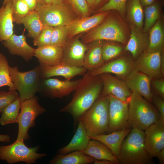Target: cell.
<instances>
[{"label": "cell", "instance_id": "51", "mask_svg": "<svg viewBox=\"0 0 164 164\" xmlns=\"http://www.w3.org/2000/svg\"><path fill=\"white\" fill-rule=\"evenodd\" d=\"M13 0H4L3 2V5H5L7 2L10 1H13Z\"/></svg>", "mask_w": 164, "mask_h": 164}, {"label": "cell", "instance_id": "49", "mask_svg": "<svg viewBox=\"0 0 164 164\" xmlns=\"http://www.w3.org/2000/svg\"><path fill=\"white\" fill-rule=\"evenodd\" d=\"M156 157L159 159L161 164L164 163V148L161 150Z\"/></svg>", "mask_w": 164, "mask_h": 164}, {"label": "cell", "instance_id": "18", "mask_svg": "<svg viewBox=\"0 0 164 164\" xmlns=\"http://www.w3.org/2000/svg\"><path fill=\"white\" fill-rule=\"evenodd\" d=\"M134 68V63L132 61L128 58L123 56L104 63L91 71L92 74L95 76L104 73H112L125 79Z\"/></svg>", "mask_w": 164, "mask_h": 164}, {"label": "cell", "instance_id": "48", "mask_svg": "<svg viewBox=\"0 0 164 164\" xmlns=\"http://www.w3.org/2000/svg\"><path fill=\"white\" fill-rule=\"evenodd\" d=\"M157 0H139L140 3L142 7L149 6L152 4Z\"/></svg>", "mask_w": 164, "mask_h": 164}, {"label": "cell", "instance_id": "26", "mask_svg": "<svg viewBox=\"0 0 164 164\" xmlns=\"http://www.w3.org/2000/svg\"><path fill=\"white\" fill-rule=\"evenodd\" d=\"M94 159H105L119 164L117 158L105 145L97 140L91 139L87 147L83 152Z\"/></svg>", "mask_w": 164, "mask_h": 164}, {"label": "cell", "instance_id": "29", "mask_svg": "<svg viewBox=\"0 0 164 164\" xmlns=\"http://www.w3.org/2000/svg\"><path fill=\"white\" fill-rule=\"evenodd\" d=\"M149 31V44L146 50L149 52L163 50L164 43L163 20L159 18Z\"/></svg>", "mask_w": 164, "mask_h": 164}, {"label": "cell", "instance_id": "50", "mask_svg": "<svg viewBox=\"0 0 164 164\" xmlns=\"http://www.w3.org/2000/svg\"><path fill=\"white\" fill-rule=\"evenodd\" d=\"M10 141V136L7 135H0V142H9Z\"/></svg>", "mask_w": 164, "mask_h": 164}, {"label": "cell", "instance_id": "37", "mask_svg": "<svg viewBox=\"0 0 164 164\" xmlns=\"http://www.w3.org/2000/svg\"><path fill=\"white\" fill-rule=\"evenodd\" d=\"M12 2L13 21L17 24L20 20L31 11L27 5L22 0H13Z\"/></svg>", "mask_w": 164, "mask_h": 164}, {"label": "cell", "instance_id": "36", "mask_svg": "<svg viewBox=\"0 0 164 164\" xmlns=\"http://www.w3.org/2000/svg\"><path fill=\"white\" fill-rule=\"evenodd\" d=\"M68 37L66 26H57L53 28L51 35L50 45L63 47Z\"/></svg>", "mask_w": 164, "mask_h": 164}, {"label": "cell", "instance_id": "20", "mask_svg": "<svg viewBox=\"0 0 164 164\" xmlns=\"http://www.w3.org/2000/svg\"><path fill=\"white\" fill-rule=\"evenodd\" d=\"M130 35L125 50L130 52L133 58L136 59L147 49L149 44V35L132 24L130 25Z\"/></svg>", "mask_w": 164, "mask_h": 164}, {"label": "cell", "instance_id": "24", "mask_svg": "<svg viewBox=\"0 0 164 164\" xmlns=\"http://www.w3.org/2000/svg\"><path fill=\"white\" fill-rule=\"evenodd\" d=\"M77 124L75 133L70 142L67 145L59 149L58 153L66 154L76 151L83 152L87 148L90 139L81 119Z\"/></svg>", "mask_w": 164, "mask_h": 164}, {"label": "cell", "instance_id": "10", "mask_svg": "<svg viewBox=\"0 0 164 164\" xmlns=\"http://www.w3.org/2000/svg\"><path fill=\"white\" fill-rule=\"evenodd\" d=\"M163 50L149 52L145 50L136 59L134 69L152 80L161 78L164 74Z\"/></svg>", "mask_w": 164, "mask_h": 164}, {"label": "cell", "instance_id": "2", "mask_svg": "<svg viewBox=\"0 0 164 164\" xmlns=\"http://www.w3.org/2000/svg\"><path fill=\"white\" fill-rule=\"evenodd\" d=\"M109 13L101 23L83 36L82 40L84 43L97 40L126 43L129 34L126 25L119 16Z\"/></svg>", "mask_w": 164, "mask_h": 164}, {"label": "cell", "instance_id": "12", "mask_svg": "<svg viewBox=\"0 0 164 164\" xmlns=\"http://www.w3.org/2000/svg\"><path fill=\"white\" fill-rule=\"evenodd\" d=\"M44 79L43 81L41 80L39 91H42L54 98H61L69 95L74 91L81 80V79L74 80H62L50 78Z\"/></svg>", "mask_w": 164, "mask_h": 164}, {"label": "cell", "instance_id": "27", "mask_svg": "<svg viewBox=\"0 0 164 164\" xmlns=\"http://www.w3.org/2000/svg\"><path fill=\"white\" fill-rule=\"evenodd\" d=\"M12 8V1L0 8V42L7 39L14 34Z\"/></svg>", "mask_w": 164, "mask_h": 164}, {"label": "cell", "instance_id": "16", "mask_svg": "<svg viewBox=\"0 0 164 164\" xmlns=\"http://www.w3.org/2000/svg\"><path fill=\"white\" fill-rule=\"evenodd\" d=\"M110 11L98 12L92 16L74 19L66 26L68 37L71 39L80 33L89 31L101 23Z\"/></svg>", "mask_w": 164, "mask_h": 164}, {"label": "cell", "instance_id": "32", "mask_svg": "<svg viewBox=\"0 0 164 164\" xmlns=\"http://www.w3.org/2000/svg\"><path fill=\"white\" fill-rule=\"evenodd\" d=\"M163 4V0H157L151 5L144 7L145 23L142 29L143 32L147 33L160 18Z\"/></svg>", "mask_w": 164, "mask_h": 164}, {"label": "cell", "instance_id": "1", "mask_svg": "<svg viewBox=\"0 0 164 164\" xmlns=\"http://www.w3.org/2000/svg\"><path fill=\"white\" fill-rule=\"evenodd\" d=\"M102 88V82L99 77L93 75L90 71L87 70L74 91L71 101L60 111L70 114L74 124L76 125L100 96Z\"/></svg>", "mask_w": 164, "mask_h": 164}, {"label": "cell", "instance_id": "39", "mask_svg": "<svg viewBox=\"0 0 164 164\" xmlns=\"http://www.w3.org/2000/svg\"><path fill=\"white\" fill-rule=\"evenodd\" d=\"M127 0H110L107 3L97 11V12L117 11L122 16L126 12V4Z\"/></svg>", "mask_w": 164, "mask_h": 164}, {"label": "cell", "instance_id": "13", "mask_svg": "<svg viewBox=\"0 0 164 164\" xmlns=\"http://www.w3.org/2000/svg\"><path fill=\"white\" fill-rule=\"evenodd\" d=\"M98 76L103 84L100 96L111 94L123 101H129L132 93L125 81L120 80L109 73H103Z\"/></svg>", "mask_w": 164, "mask_h": 164}, {"label": "cell", "instance_id": "30", "mask_svg": "<svg viewBox=\"0 0 164 164\" xmlns=\"http://www.w3.org/2000/svg\"><path fill=\"white\" fill-rule=\"evenodd\" d=\"M17 24H23L28 31V36L33 40L37 37L44 27L35 10L30 11L20 20Z\"/></svg>", "mask_w": 164, "mask_h": 164}, {"label": "cell", "instance_id": "31", "mask_svg": "<svg viewBox=\"0 0 164 164\" xmlns=\"http://www.w3.org/2000/svg\"><path fill=\"white\" fill-rule=\"evenodd\" d=\"M126 11L131 24L142 30L143 27L144 12L139 0H127Z\"/></svg>", "mask_w": 164, "mask_h": 164}, {"label": "cell", "instance_id": "40", "mask_svg": "<svg viewBox=\"0 0 164 164\" xmlns=\"http://www.w3.org/2000/svg\"><path fill=\"white\" fill-rule=\"evenodd\" d=\"M53 28L48 26H44L39 35L33 39L34 45L39 47L50 45Z\"/></svg>", "mask_w": 164, "mask_h": 164}, {"label": "cell", "instance_id": "44", "mask_svg": "<svg viewBox=\"0 0 164 164\" xmlns=\"http://www.w3.org/2000/svg\"><path fill=\"white\" fill-rule=\"evenodd\" d=\"M110 0H86L91 10H97L107 3Z\"/></svg>", "mask_w": 164, "mask_h": 164}, {"label": "cell", "instance_id": "6", "mask_svg": "<svg viewBox=\"0 0 164 164\" xmlns=\"http://www.w3.org/2000/svg\"><path fill=\"white\" fill-rule=\"evenodd\" d=\"M41 69L39 65L29 71L22 72L17 66L9 67L11 80L15 90L19 91L21 102L33 97L39 91Z\"/></svg>", "mask_w": 164, "mask_h": 164}, {"label": "cell", "instance_id": "25", "mask_svg": "<svg viewBox=\"0 0 164 164\" xmlns=\"http://www.w3.org/2000/svg\"><path fill=\"white\" fill-rule=\"evenodd\" d=\"M89 43L84 56V67L87 70L92 71L104 63L102 53L104 42L97 40Z\"/></svg>", "mask_w": 164, "mask_h": 164}, {"label": "cell", "instance_id": "5", "mask_svg": "<svg viewBox=\"0 0 164 164\" xmlns=\"http://www.w3.org/2000/svg\"><path fill=\"white\" fill-rule=\"evenodd\" d=\"M109 105L108 95H100L80 118L89 137L108 132Z\"/></svg>", "mask_w": 164, "mask_h": 164}, {"label": "cell", "instance_id": "47", "mask_svg": "<svg viewBox=\"0 0 164 164\" xmlns=\"http://www.w3.org/2000/svg\"><path fill=\"white\" fill-rule=\"evenodd\" d=\"M93 163L94 164H116L114 162L105 159H95Z\"/></svg>", "mask_w": 164, "mask_h": 164}, {"label": "cell", "instance_id": "11", "mask_svg": "<svg viewBox=\"0 0 164 164\" xmlns=\"http://www.w3.org/2000/svg\"><path fill=\"white\" fill-rule=\"evenodd\" d=\"M109 99L108 133L128 128L129 101H124L111 94Z\"/></svg>", "mask_w": 164, "mask_h": 164}, {"label": "cell", "instance_id": "14", "mask_svg": "<svg viewBox=\"0 0 164 164\" xmlns=\"http://www.w3.org/2000/svg\"><path fill=\"white\" fill-rule=\"evenodd\" d=\"M144 131L146 150L152 159L156 157L164 148V123L158 121Z\"/></svg>", "mask_w": 164, "mask_h": 164}, {"label": "cell", "instance_id": "15", "mask_svg": "<svg viewBox=\"0 0 164 164\" xmlns=\"http://www.w3.org/2000/svg\"><path fill=\"white\" fill-rule=\"evenodd\" d=\"M151 79L144 73L134 69L125 78L128 87L149 102H152L153 94L151 90Z\"/></svg>", "mask_w": 164, "mask_h": 164}, {"label": "cell", "instance_id": "38", "mask_svg": "<svg viewBox=\"0 0 164 164\" xmlns=\"http://www.w3.org/2000/svg\"><path fill=\"white\" fill-rule=\"evenodd\" d=\"M122 51L123 48L121 46L112 43H104L102 53L104 63L119 55Z\"/></svg>", "mask_w": 164, "mask_h": 164}, {"label": "cell", "instance_id": "19", "mask_svg": "<svg viewBox=\"0 0 164 164\" xmlns=\"http://www.w3.org/2000/svg\"><path fill=\"white\" fill-rule=\"evenodd\" d=\"M2 42L11 54L20 56L27 62L34 56L36 49L27 43L24 32L20 35L14 33L8 39Z\"/></svg>", "mask_w": 164, "mask_h": 164}, {"label": "cell", "instance_id": "7", "mask_svg": "<svg viewBox=\"0 0 164 164\" xmlns=\"http://www.w3.org/2000/svg\"><path fill=\"white\" fill-rule=\"evenodd\" d=\"M35 10L44 26L53 27L66 26L76 19L74 12L63 1L57 4L41 5L38 3Z\"/></svg>", "mask_w": 164, "mask_h": 164}, {"label": "cell", "instance_id": "3", "mask_svg": "<svg viewBox=\"0 0 164 164\" xmlns=\"http://www.w3.org/2000/svg\"><path fill=\"white\" fill-rule=\"evenodd\" d=\"M152 159L145 148L144 131L132 128L124 139L118 159L121 164H151Z\"/></svg>", "mask_w": 164, "mask_h": 164}, {"label": "cell", "instance_id": "41", "mask_svg": "<svg viewBox=\"0 0 164 164\" xmlns=\"http://www.w3.org/2000/svg\"><path fill=\"white\" fill-rule=\"evenodd\" d=\"M8 92L0 91V113L9 104L19 97L16 90L9 91Z\"/></svg>", "mask_w": 164, "mask_h": 164}, {"label": "cell", "instance_id": "45", "mask_svg": "<svg viewBox=\"0 0 164 164\" xmlns=\"http://www.w3.org/2000/svg\"><path fill=\"white\" fill-rule=\"evenodd\" d=\"M28 6L30 11L35 10L38 4V0H22Z\"/></svg>", "mask_w": 164, "mask_h": 164}, {"label": "cell", "instance_id": "43", "mask_svg": "<svg viewBox=\"0 0 164 164\" xmlns=\"http://www.w3.org/2000/svg\"><path fill=\"white\" fill-rule=\"evenodd\" d=\"M152 84L159 96L164 97V80L162 79H152Z\"/></svg>", "mask_w": 164, "mask_h": 164}, {"label": "cell", "instance_id": "34", "mask_svg": "<svg viewBox=\"0 0 164 164\" xmlns=\"http://www.w3.org/2000/svg\"><path fill=\"white\" fill-rule=\"evenodd\" d=\"M9 63L5 56L0 53V87L7 86L9 91L15 90L10 75Z\"/></svg>", "mask_w": 164, "mask_h": 164}, {"label": "cell", "instance_id": "33", "mask_svg": "<svg viewBox=\"0 0 164 164\" xmlns=\"http://www.w3.org/2000/svg\"><path fill=\"white\" fill-rule=\"evenodd\" d=\"M21 102L19 97L3 110L0 118V124L1 125L4 126L17 122Z\"/></svg>", "mask_w": 164, "mask_h": 164}, {"label": "cell", "instance_id": "21", "mask_svg": "<svg viewBox=\"0 0 164 164\" xmlns=\"http://www.w3.org/2000/svg\"><path fill=\"white\" fill-rule=\"evenodd\" d=\"M41 76L42 79L61 76L64 77L65 80H70L76 76L84 75L87 71L84 67L72 66L62 63L52 66H41Z\"/></svg>", "mask_w": 164, "mask_h": 164}, {"label": "cell", "instance_id": "35", "mask_svg": "<svg viewBox=\"0 0 164 164\" xmlns=\"http://www.w3.org/2000/svg\"><path fill=\"white\" fill-rule=\"evenodd\" d=\"M78 18L90 16L91 10L86 0H63Z\"/></svg>", "mask_w": 164, "mask_h": 164}, {"label": "cell", "instance_id": "9", "mask_svg": "<svg viewBox=\"0 0 164 164\" xmlns=\"http://www.w3.org/2000/svg\"><path fill=\"white\" fill-rule=\"evenodd\" d=\"M17 123L19 125L16 140H27L29 138L28 131L30 128L35 126L36 118L46 111L39 104L38 98L35 96L21 102Z\"/></svg>", "mask_w": 164, "mask_h": 164}, {"label": "cell", "instance_id": "42", "mask_svg": "<svg viewBox=\"0 0 164 164\" xmlns=\"http://www.w3.org/2000/svg\"><path fill=\"white\" fill-rule=\"evenodd\" d=\"M163 98L159 96L153 95L152 102H153L157 108L159 114L160 122L164 123V101Z\"/></svg>", "mask_w": 164, "mask_h": 164}, {"label": "cell", "instance_id": "8", "mask_svg": "<svg viewBox=\"0 0 164 164\" xmlns=\"http://www.w3.org/2000/svg\"><path fill=\"white\" fill-rule=\"evenodd\" d=\"M24 141L16 140L10 145L0 146V159L10 164L20 162L30 164L36 163L38 159L47 155L44 153H37L38 146L27 147Z\"/></svg>", "mask_w": 164, "mask_h": 164}, {"label": "cell", "instance_id": "23", "mask_svg": "<svg viewBox=\"0 0 164 164\" xmlns=\"http://www.w3.org/2000/svg\"><path fill=\"white\" fill-rule=\"evenodd\" d=\"M131 129L127 128L108 134L106 133L89 137L91 139L97 140L105 145L118 159L123 141Z\"/></svg>", "mask_w": 164, "mask_h": 164}, {"label": "cell", "instance_id": "17", "mask_svg": "<svg viewBox=\"0 0 164 164\" xmlns=\"http://www.w3.org/2000/svg\"><path fill=\"white\" fill-rule=\"evenodd\" d=\"M63 48L61 63L72 66L84 67L87 46L79 39H74L67 41Z\"/></svg>", "mask_w": 164, "mask_h": 164}, {"label": "cell", "instance_id": "28", "mask_svg": "<svg viewBox=\"0 0 164 164\" xmlns=\"http://www.w3.org/2000/svg\"><path fill=\"white\" fill-rule=\"evenodd\" d=\"M92 157L82 152L76 151L66 154L58 153L50 161L51 164H89L94 162Z\"/></svg>", "mask_w": 164, "mask_h": 164}, {"label": "cell", "instance_id": "22", "mask_svg": "<svg viewBox=\"0 0 164 164\" xmlns=\"http://www.w3.org/2000/svg\"><path fill=\"white\" fill-rule=\"evenodd\" d=\"M63 54V47L50 45L36 49L34 56L41 66L49 67L61 63Z\"/></svg>", "mask_w": 164, "mask_h": 164}, {"label": "cell", "instance_id": "46", "mask_svg": "<svg viewBox=\"0 0 164 164\" xmlns=\"http://www.w3.org/2000/svg\"><path fill=\"white\" fill-rule=\"evenodd\" d=\"M38 3L41 5L57 4L63 2V0H38Z\"/></svg>", "mask_w": 164, "mask_h": 164}, {"label": "cell", "instance_id": "4", "mask_svg": "<svg viewBox=\"0 0 164 164\" xmlns=\"http://www.w3.org/2000/svg\"><path fill=\"white\" fill-rule=\"evenodd\" d=\"M149 102L139 94L132 92L128 104V125L144 131L159 118V113Z\"/></svg>", "mask_w": 164, "mask_h": 164}]
</instances>
